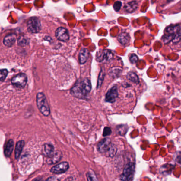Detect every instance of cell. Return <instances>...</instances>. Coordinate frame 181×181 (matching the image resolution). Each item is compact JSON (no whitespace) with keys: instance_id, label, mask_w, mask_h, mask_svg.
<instances>
[{"instance_id":"obj_25","label":"cell","mask_w":181,"mask_h":181,"mask_svg":"<svg viewBox=\"0 0 181 181\" xmlns=\"http://www.w3.org/2000/svg\"><path fill=\"white\" fill-rule=\"evenodd\" d=\"M127 127H125V125L119 126V127H118V129H117V131L119 133L121 134V135L125 134L126 132H127Z\"/></svg>"},{"instance_id":"obj_14","label":"cell","mask_w":181,"mask_h":181,"mask_svg":"<svg viewBox=\"0 0 181 181\" xmlns=\"http://www.w3.org/2000/svg\"><path fill=\"white\" fill-rule=\"evenodd\" d=\"M118 39L119 43H120L122 45H127L129 43L130 37L129 35L127 32H122L119 35Z\"/></svg>"},{"instance_id":"obj_27","label":"cell","mask_w":181,"mask_h":181,"mask_svg":"<svg viewBox=\"0 0 181 181\" xmlns=\"http://www.w3.org/2000/svg\"><path fill=\"white\" fill-rule=\"evenodd\" d=\"M180 41H181V32H179L176 35H175L174 38L172 40L173 42L174 43H177Z\"/></svg>"},{"instance_id":"obj_22","label":"cell","mask_w":181,"mask_h":181,"mask_svg":"<svg viewBox=\"0 0 181 181\" xmlns=\"http://www.w3.org/2000/svg\"><path fill=\"white\" fill-rule=\"evenodd\" d=\"M18 45L21 46H26L28 44V40L27 38L24 37V36H22L19 37V38L18 39Z\"/></svg>"},{"instance_id":"obj_33","label":"cell","mask_w":181,"mask_h":181,"mask_svg":"<svg viewBox=\"0 0 181 181\" xmlns=\"http://www.w3.org/2000/svg\"><path fill=\"white\" fill-rule=\"evenodd\" d=\"M177 161L181 164V153H179L178 155L177 156Z\"/></svg>"},{"instance_id":"obj_13","label":"cell","mask_w":181,"mask_h":181,"mask_svg":"<svg viewBox=\"0 0 181 181\" xmlns=\"http://www.w3.org/2000/svg\"><path fill=\"white\" fill-rule=\"evenodd\" d=\"M16 41V36L14 34H10L6 36L3 39V43L8 47L13 45Z\"/></svg>"},{"instance_id":"obj_19","label":"cell","mask_w":181,"mask_h":181,"mask_svg":"<svg viewBox=\"0 0 181 181\" xmlns=\"http://www.w3.org/2000/svg\"><path fill=\"white\" fill-rule=\"evenodd\" d=\"M128 79L135 84H138L139 81L138 76L134 72H131L128 74Z\"/></svg>"},{"instance_id":"obj_1","label":"cell","mask_w":181,"mask_h":181,"mask_svg":"<svg viewBox=\"0 0 181 181\" xmlns=\"http://www.w3.org/2000/svg\"><path fill=\"white\" fill-rule=\"evenodd\" d=\"M92 86L90 81L87 78H85L81 81H78L71 88V93L74 97L78 98H86L90 93Z\"/></svg>"},{"instance_id":"obj_12","label":"cell","mask_w":181,"mask_h":181,"mask_svg":"<svg viewBox=\"0 0 181 181\" xmlns=\"http://www.w3.org/2000/svg\"><path fill=\"white\" fill-rule=\"evenodd\" d=\"M62 157V153L60 151H57L55 152L54 155L47 160L48 164L52 165V164H56L60 161L61 158Z\"/></svg>"},{"instance_id":"obj_4","label":"cell","mask_w":181,"mask_h":181,"mask_svg":"<svg viewBox=\"0 0 181 181\" xmlns=\"http://www.w3.org/2000/svg\"><path fill=\"white\" fill-rule=\"evenodd\" d=\"M27 28L31 33L39 32L41 30V24L39 19L36 17L31 18L27 22Z\"/></svg>"},{"instance_id":"obj_5","label":"cell","mask_w":181,"mask_h":181,"mask_svg":"<svg viewBox=\"0 0 181 181\" xmlns=\"http://www.w3.org/2000/svg\"><path fill=\"white\" fill-rule=\"evenodd\" d=\"M27 82V77L25 74H20L14 77L12 80L11 83L17 88H24Z\"/></svg>"},{"instance_id":"obj_30","label":"cell","mask_w":181,"mask_h":181,"mask_svg":"<svg viewBox=\"0 0 181 181\" xmlns=\"http://www.w3.org/2000/svg\"><path fill=\"white\" fill-rule=\"evenodd\" d=\"M138 60V58L137 56L135 54H132V56L130 58V61L132 63H135L137 62Z\"/></svg>"},{"instance_id":"obj_21","label":"cell","mask_w":181,"mask_h":181,"mask_svg":"<svg viewBox=\"0 0 181 181\" xmlns=\"http://www.w3.org/2000/svg\"><path fill=\"white\" fill-rule=\"evenodd\" d=\"M104 72L102 70H101L100 71V72L98 80H97V89L100 88L101 86L102 82H103V81L104 80Z\"/></svg>"},{"instance_id":"obj_29","label":"cell","mask_w":181,"mask_h":181,"mask_svg":"<svg viewBox=\"0 0 181 181\" xmlns=\"http://www.w3.org/2000/svg\"><path fill=\"white\" fill-rule=\"evenodd\" d=\"M111 134V130L110 127H105L103 130V136L104 137H106V136H110Z\"/></svg>"},{"instance_id":"obj_11","label":"cell","mask_w":181,"mask_h":181,"mask_svg":"<svg viewBox=\"0 0 181 181\" xmlns=\"http://www.w3.org/2000/svg\"><path fill=\"white\" fill-rule=\"evenodd\" d=\"M42 153L44 156L48 158H50L55 153L54 147L52 144H45L43 145L42 149Z\"/></svg>"},{"instance_id":"obj_6","label":"cell","mask_w":181,"mask_h":181,"mask_svg":"<svg viewBox=\"0 0 181 181\" xmlns=\"http://www.w3.org/2000/svg\"><path fill=\"white\" fill-rule=\"evenodd\" d=\"M111 141L109 138H104L100 141L97 146V150L100 153H106L110 146H111Z\"/></svg>"},{"instance_id":"obj_26","label":"cell","mask_w":181,"mask_h":181,"mask_svg":"<svg viewBox=\"0 0 181 181\" xmlns=\"http://www.w3.org/2000/svg\"><path fill=\"white\" fill-rule=\"evenodd\" d=\"M174 37V35H173L170 34L168 35H165L163 38L164 43H168V42H170V41L173 39Z\"/></svg>"},{"instance_id":"obj_2","label":"cell","mask_w":181,"mask_h":181,"mask_svg":"<svg viewBox=\"0 0 181 181\" xmlns=\"http://www.w3.org/2000/svg\"><path fill=\"white\" fill-rule=\"evenodd\" d=\"M37 107L40 112L46 117H48L50 114V108L48 104L45 95L43 93L37 94L36 97Z\"/></svg>"},{"instance_id":"obj_18","label":"cell","mask_w":181,"mask_h":181,"mask_svg":"<svg viewBox=\"0 0 181 181\" xmlns=\"http://www.w3.org/2000/svg\"><path fill=\"white\" fill-rule=\"evenodd\" d=\"M24 141H19L16 144L15 149V157L16 159H18L21 155L22 150L24 148Z\"/></svg>"},{"instance_id":"obj_15","label":"cell","mask_w":181,"mask_h":181,"mask_svg":"<svg viewBox=\"0 0 181 181\" xmlns=\"http://www.w3.org/2000/svg\"><path fill=\"white\" fill-rule=\"evenodd\" d=\"M89 56V52L86 48H82L79 54V61L81 64H83L86 62Z\"/></svg>"},{"instance_id":"obj_7","label":"cell","mask_w":181,"mask_h":181,"mask_svg":"<svg viewBox=\"0 0 181 181\" xmlns=\"http://www.w3.org/2000/svg\"><path fill=\"white\" fill-rule=\"evenodd\" d=\"M56 37L59 41H67L69 40V35L68 30L63 27H59L55 32Z\"/></svg>"},{"instance_id":"obj_9","label":"cell","mask_w":181,"mask_h":181,"mask_svg":"<svg viewBox=\"0 0 181 181\" xmlns=\"http://www.w3.org/2000/svg\"><path fill=\"white\" fill-rule=\"evenodd\" d=\"M113 54L112 52L108 50H103L101 52H100L99 54L97 55V59L99 62H108L113 58Z\"/></svg>"},{"instance_id":"obj_28","label":"cell","mask_w":181,"mask_h":181,"mask_svg":"<svg viewBox=\"0 0 181 181\" xmlns=\"http://www.w3.org/2000/svg\"><path fill=\"white\" fill-rule=\"evenodd\" d=\"M121 5H122V3L120 1H116L114 3V5H113L114 10L116 11H119L120 10Z\"/></svg>"},{"instance_id":"obj_24","label":"cell","mask_w":181,"mask_h":181,"mask_svg":"<svg viewBox=\"0 0 181 181\" xmlns=\"http://www.w3.org/2000/svg\"><path fill=\"white\" fill-rule=\"evenodd\" d=\"M8 74V71L7 69L0 70V81H2L5 79Z\"/></svg>"},{"instance_id":"obj_23","label":"cell","mask_w":181,"mask_h":181,"mask_svg":"<svg viewBox=\"0 0 181 181\" xmlns=\"http://www.w3.org/2000/svg\"><path fill=\"white\" fill-rule=\"evenodd\" d=\"M116 153V147L113 146V144H111V146H110V148L109 149L108 152L106 153H108V156L110 157H113L115 154Z\"/></svg>"},{"instance_id":"obj_20","label":"cell","mask_w":181,"mask_h":181,"mask_svg":"<svg viewBox=\"0 0 181 181\" xmlns=\"http://www.w3.org/2000/svg\"><path fill=\"white\" fill-rule=\"evenodd\" d=\"M180 30V27L179 26H171L169 27L166 29V31L168 32L170 34L173 35L176 32H178Z\"/></svg>"},{"instance_id":"obj_16","label":"cell","mask_w":181,"mask_h":181,"mask_svg":"<svg viewBox=\"0 0 181 181\" xmlns=\"http://www.w3.org/2000/svg\"><path fill=\"white\" fill-rule=\"evenodd\" d=\"M138 8V3L136 1H131L127 3L124 7V10L125 12L132 13L136 10Z\"/></svg>"},{"instance_id":"obj_17","label":"cell","mask_w":181,"mask_h":181,"mask_svg":"<svg viewBox=\"0 0 181 181\" xmlns=\"http://www.w3.org/2000/svg\"><path fill=\"white\" fill-rule=\"evenodd\" d=\"M13 147H14V142L13 140L10 139L7 142L5 149V155L7 157H10L12 154L13 151Z\"/></svg>"},{"instance_id":"obj_10","label":"cell","mask_w":181,"mask_h":181,"mask_svg":"<svg viewBox=\"0 0 181 181\" xmlns=\"http://www.w3.org/2000/svg\"><path fill=\"white\" fill-rule=\"evenodd\" d=\"M118 96V92L116 86L112 87L108 91L106 94V100L109 103H113L116 101V98Z\"/></svg>"},{"instance_id":"obj_34","label":"cell","mask_w":181,"mask_h":181,"mask_svg":"<svg viewBox=\"0 0 181 181\" xmlns=\"http://www.w3.org/2000/svg\"><path fill=\"white\" fill-rule=\"evenodd\" d=\"M41 179H42L41 178H37L33 181H41Z\"/></svg>"},{"instance_id":"obj_32","label":"cell","mask_w":181,"mask_h":181,"mask_svg":"<svg viewBox=\"0 0 181 181\" xmlns=\"http://www.w3.org/2000/svg\"><path fill=\"white\" fill-rule=\"evenodd\" d=\"M86 177H87V181H94L93 179V178L92 176V175L90 173H87L86 174Z\"/></svg>"},{"instance_id":"obj_31","label":"cell","mask_w":181,"mask_h":181,"mask_svg":"<svg viewBox=\"0 0 181 181\" xmlns=\"http://www.w3.org/2000/svg\"><path fill=\"white\" fill-rule=\"evenodd\" d=\"M45 181H59L57 178L55 177H50L48 179H47Z\"/></svg>"},{"instance_id":"obj_8","label":"cell","mask_w":181,"mask_h":181,"mask_svg":"<svg viewBox=\"0 0 181 181\" xmlns=\"http://www.w3.org/2000/svg\"><path fill=\"white\" fill-rule=\"evenodd\" d=\"M69 164L66 162H62L57 164L50 169V172L54 174H61L66 172L69 169Z\"/></svg>"},{"instance_id":"obj_3","label":"cell","mask_w":181,"mask_h":181,"mask_svg":"<svg viewBox=\"0 0 181 181\" xmlns=\"http://www.w3.org/2000/svg\"><path fill=\"white\" fill-rule=\"evenodd\" d=\"M135 172V164L129 163L127 164L123 169V173L121 175L120 179L122 181H130L134 178Z\"/></svg>"}]
</instances>
